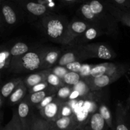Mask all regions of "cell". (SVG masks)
Listing matches in <instances>:
<instances>
[{"instance_id":"obj_1","label":"cell","mask_w":130,"mask_h":130,"mask_svg":"<svg viewBox=\"0 0 130 130\" xmlns=\"http://www.w3.org/2000/svg\"><path fill=\"white\" fill-rule=\"evenodd\" d=\"M77 17L102 30L105 34H116L118 22L107 9L104 0H83L76 11Z\"/></svg>"},{"instance_id":"obj_2","label":"cell","mask_w":130,"mask_h":130,"mask_svg":"<svg viewBox=\"0 0 130 130\" xmlns=\"http://www.w3.org/2000/svg\"><path fill=\"white\" fill-rule=\"evenodd\" d=\"M41 22L48 39L63 45L69 22L66 17L52 13L42 17Z\"/></svg>"},{"instance_id":"obj_3","label":"cell","mask_w":130,"mask_h":130,"mask_svg":"<svg viewBox=\"0 0 130 130\" xmlns=\"http://www.w3.org/2000/svg\"><path fill=\"white\" fill-rule=\"evenodd\" d=\"M45 49L30 50L25 54L11 59L9 71L16 74L40 71Z\"/></svg>"},{"instance_id":"obj_4","label":"cell","mask_w":130,"mask_h":130,"mask_svg":"<svg viewBox=\"0 0 130 130\" xmlns=\"http://www.w3.org/2000/svg\"><path fill=\"white\" fill-rule=\"evenodd\" d=\"M21 9L24 15L30 19H41L53 13L46 5L34 0H11Z\"/></svg>"},{"instance_id":"obj_5","label":"cell","mask_w":130,"mask_h":130,"mask_svg":"<svg viewBox=\"0 0 130 130\" xmlns=\"http://www.w3.org/2000/svg\"><path fill=\"white\" fill-rule=\"evenodd\" d=\"M0 13L3 19L4 24L8 27L18 25L25 16L21 9L11 0H2Z\"/></svg>"},{"instance_id":"obj_6","label":"cell","mask_w":130,"mask_h":130,"mask_svg":"<svg viewBox=\"0 0 130 130\" xmlns=\"http://www.w3.org/2000/svg\"><path fill=\"white\" fill-rule=\"evenodd\" d=\"M79 46L86 52L90 58L112 60L116 57L115 52L107 44L104 43H88Z\"/></svg>"},{"instance_id":"obj_7","label":"cell","mask_w":130,"mask_h":130,"mask_svg":"<svg viewBox=\"0 0 130 130\" xmlns=\"http://www.w3.org/2000/svg\"><path fill=\"white\" fill-rule=\"evenodd\" d=\"M90 25V24L79 18H74L69 22L63 45H71L72 42L82 35Z\"/></svg>"},{"instance_id":"obj_8","label":"cell","mask_w":130,"mask_h":130,"mask_svg":"<svg viewBox=\"0 0 130 130\" xmlns=\"http://www.w3.org/2000/svg\"><path fill=\"white\" fill-rule=\"evenodd\" d=\"M71 48L62 53L57 65L66 67L67 65L74 62H82L90 59L87 53L79 46H70Z\"/></svg>"},{"instance_id":"obj_9","label":"cell","mask_w":130,"mask_h":130,"mask_svg":"<svg viewBox=\"0 0 130 130\" xmlns=\"http://www.w3.org/2000/svg\"><path fill=\"white\" fill-rule=\"evenodd\" d=\"M32 107L25 99L18 104L17 111L24 130H31L36 115L32 111Z\"/></svg>"},{"instance_id":"obj_10","label":"cell","mask_w":130,"mask_h":130,"mask_svg":"<svg viewBox=\"0 0 130 130\" xmlns=\"http://www.w3.org/2000/svg\"><path fill=\"white\" fill-rule=\"evenodd\" d=\"M64 102L56 98L47 106L39 110V115L48 121L53 123L60 118L61 109Z\"/></svg>"},{"instance_id":"obj_11","label":"cell","mask_w":130,"mask_h":130,"mask_svg":"<svg viewBox=\"0 0 130 130\" xmlns=\"http://www.w3.org/2000/svg\"><path fill=\"white\" fill-rule=\"evenodd\" d=\"M129 111L121 102H118L116 109L114 130H130Z\"/></svg>"},{"instance_id":"obj_12","label":"cell","mask_w":130,"mask_h":130,"mask_svg":"<svg viewBox=\"0 0 130 130\" xmlns=\"http://www.w3.org/2000/svg\"><path fill=\"white\" fill-rule=\"evenodd\" d=\"M82 79H83L87 83L91 91L94 92L100 91L102 88L109 86L110 84L116 82L119 79L118 77L108 76V75H103L96 77H88Z\"/></svg>"},{"instance_id":"obj_13","label":"cell","mask_w":130,"mask_h":130,"mask_svg":"<svg viewBox=\"0 0 130 130\" xmlns=\"http://www.w3.org/2000/svg\"><path fill=\"white\" fill-rule=\"evenodd\" d=\"M105 34L102 30L99 28L93 25H90L81 36L79 38H76L72 43L69 46H74L83 45L87 44V43L94 40L99 38V36Z\"/></svg>"},{"instance_id":"obj_14","label":"cell","mask_w":130,"mask_h":130,"mask_svg":"<svg viewBox=\"0 0 130 130\" xmlns=\"http://www.w3.org/2000/svg\"><path fill=\"white\" fill-rule=\"evenodd\" d=\"M108 11L116 19L118 22L130 27V10H124L113 5L109 0H104Z\"/></svg>"},{"instance_id":"obj_15","label":"cell","mask_w":130,"mask_h":130,"mask_svg":"<svg viewBox=\"0 0 130 130\" xmlns=\"http://www.w3.org/2000/svg\"><path fill=\"white\" fill-rule=\"evenodd\" d=\"M61 55L62 51L58 48H45L40 71L50 69L55 66L58 62Z\"/></svg>"},{"instance_id":"obj_16","label":"cell","mask_w":130,"mask_h":130,"mask_svg":"<svg viewBox=\"0 0 130 130\" xmlns=\"http://www.w3.org/2000/svg\"><path fill=\"white\" fill-rule=\"evenodd\" d=\"M52 123L59 130H77L79 128L75 114L71 116L60 118Z\"/></svg>"},{"instance_id":"obj_17","label":"cell","mask_w":130,"mask_h":130,"mask_svg":"<svg viewBox=\"0 0 130 130\" xmlns=\"http://www.w3.org/2000/svg\"><path fill=\"white\" fill-rule=\"evenodd\" d=\"M57 91V89L50 86L48 88L45 90H43V91H38V92L33 93H28L25 99L32 106L36 107L37 105L40 104L41 102L44 98L50 95L56 93Z\"/></svg>"},{"instance_id":"obj_18","label":"cell","mask_w":130,"mask_h":130,"mask_svg":"<svg viewBox=\"0 0 130 130\" xmlns=\"http://www.w3.org/2000/svg\"><path fill=\"white\" fill-rule=\"evenodd\" d=\"M48 72H49L48 69L41 70L35 73L29 74L23 78V82L27 89H29L40 83L46 81Z\"/></svg>"},{"instance_id":"obj_19","label":"cell","mask_w":130,"mask_h":130,"mask_svg":"<svg viewBox=\"0 0 130 130\" xmlns=\"http://www.w3.org/2000/svg\"><path fill=\"white\" fill-rule=\"evenodd\" d=\"M28 91L27 88L23 82V80L20 85L16 88L13 92L8 97V104L10 105H15L19 104L25 99Z\"/></svg>"},{"instance_id":"obj_20","label":"cell","mask_w":130,"mask_h":130,"mask_svg":"<svg viewBox=\"0 0 130 130\" xmlns=\"http://www.w3.org/2000/svg\"><path fill=\"white\" fill-rule=\"evenodd\" d=\"M23 78L22 77H17V78L12 79L9 81L4 84L0 88V93L2 95L4 99H8L11 93L13 92L16 88L20 84L22 81Z\"/></svg>"},{"instance_id":"obj_21","label":"cell","mask_w":130,"mask_h":130,"mask_svg":"<svg viewBox=\"0 0 130 130\" xmlns=\"http://www.w3.org/2000/svg\"><path fill=\"white\" fill-rule=\"evenodd\" d=\"M73 89L78 91L82 100H94L95 99L93 96V93L95 92L91 91L89 85L83 79L73 86Z\"/></svg>"},{"instance_id":"obj_22","label":"cell","mask_w":130,"mask_h":130,"mask_svg":"<svg viewBox=\"0 0 130 130\" xmlns=\"http://www.w3.org/2000/svg\"><path fill=\"white\" fill-rule=\"evenodd\" d=\"M12 57L10 53V48L6 46H0V73L10 67Z\"/></svg>"},{"instance_id":"obj_23","label":"cell","mask_w":130,"mask_h":130,"mask_svg":"<svg viewBox=\"0 0 130 130\" xmlns=\"http://www.w3.org/2000/svg\"><path fill=\"white\" fill-rule=\"evenodd\" d=\"M88 124L91 130H106L109 128L104 118L98 111L91 114Z\"/></svg>"},{"instance_id":"obj_24","label":"cell","mask_w":130,"mask_h":130,"mask_svg":"<svg viewBox=\"0 0 130 130\" xmlns=\"http://www.w3.org/2000/svg\"><path fill=\"white\" fill-rule=\"evenodd\" d=\"M98 112L100 114L104 119L105 120L107 125L111 130L114 129V123H113L112 116L111 112L110 109L107 107V105L105 104H100L99 105V109Z\"/></svg>"},{"instance_id":"obj_25","label":"cell","mask_w":130,"mask_h":130,"mask_svg":"<svg viewBox=\"0 0 130 130\" xmlns=\"http://www.w3.org/2000/svg\"><path fill=\"white\" fill-rule=\"evenodd\" d=\"M30 50L29 46L23 42H18L10 47V53L12 58L20 57Z\"/></svg>"},{"instance_id":"obj_26","label":"cell","mask_w":130,"mask_h":130,"mask_svg":"<svg viewBox=\"0 0 130 130\" xmlns=\"http://www.w3.org/2000/svg\"><path fill=\"white\" fill-rule=\"evenodd\" d=\"M81 79L82 77L79 74L69 71L62 79V81L66 85L73 87L77 85Z\"/></svg>"},{"instance_id":"obj_27","label":"cell","mask_w":130,"mask_h":130,"mask_svg":"<svg viewBox=\"0 0 130 130\" xmlns=\"http://www.w3.org/2000/svg\"><path fill=\"white\" fill-rule=\"evenodd\" d=\"M50 125V122L44 119L40 115L36 114L31 130H48Z\"/></svg>"},{"instance_id":"obj_28","label":"cell","mask_w":130,"mask_h":130,"mask_svg":"<svg viewBox=\"0 0 130 130\" xmlns=\"http://www.w3.org/2000/svg\"><path fill=\"white\" fill-rule=\"evenodd\" d=\"M72 91H73V87L65 85L57 90L56 93V98L62 101L67 102Z\"/></svg>"},{"instance_id":"obj_29","label":"cell","mask_w":130,"mask_h":130,"mask_svg":"<svg viewBox=\"0 0 130 130\" xmlns=\"http://www.w3.org/2000/svg\"><path fill=\"white\" fill-rule=\"evenodd\" d=\"M46 81L48 83V85H49L50 86H52V87L53 88H55L57 89V90H58L59 88L66 85L63 83L62 79H60L59 77H58L57 76L55 75L54 74H53L52 72H51L50 71V70L49 72H48V75H47Z\"/></svg>"},{"instance_id":"obj_30","label":"cell","mask_w":130,"mask_h":130,"mask_svg":"<svg viewBox=\"0 0 130 130\" xmlns=\"http://www.w3.org/2000/svg\"><path fill=\"white\" fill-rule=\"evenodd\" d=\"M49 70L51 72L54 74L55 75L57 76L58 77H59L62 79L69 72L66 67L58 66V65H56V66H53V67L50 69Z\"/></svg>"},{"instance_id":"obj_31","label":"cell","mask_w":130,"mask_h":130,"mask_svg":"<svg viewBox=\"0 0 130 130\" xmlns=\"http://www.w3.org/2000/svg\"><path fill=\"white\" fill-rule=\"evenodd\" d=\"M76 114L74 111V109L71 107V104L69 103V102H65L61 109L60 118L62 117H69L73 114Z\"/></svg>"},{"instance_id":"obj_32","label":"cell","mask_w":130,"mask_h":130,"mask_svg":"<svg viewBox=\"0 0 130 130\" xmlns=\"http://www.w3.org/2000/svg\"><path fill=\"white\" fill-rule=\"evenodd\" d=\"M113 5L119 8L124 10H130L129 0H109Z\"/></svg>"},{"instance_id":"obj_33","label":"cell","mask_w":130,"mask_h":130,"mask_svg":"<svg viewBox=\"0 0 130 130\" xmlns=\"http://www.w3.org/2000/svg\"><path fill=\"white\" fill-rule=\"evenodd\" d=\"M56 99V93L52 94V95H50L48 96H47L46 97L44 98L43 100L40 102V104H38L36 106V109L38 110H40L41 109H43V108L45 107L46 106L48 105V104H50L51 102L53 101L55 99Z\"/></svg>"},{"instance_id":"obj_34","label":"cell","mask_w":130,"mask_h":130,"mask_svg":"<svg viewBox=\"0 0 130 130\" xmlns=\"http://www.w3.org/2000/svg\"><path fill=\"white\" fill-rule=\"evenodd\" d=\"M49 87L50 85H48V83H47L46 81H44V82L40 83L32 86V87L28 89V93H33L43 91V90H46V89L48 88Z\"/></svg>"},{"instance_id":"obj_35","label":"cell","mask_w":130,"mask_h":130,"mask_svg":"<svg viewBox=\"0 0 130 130\" xmlns=\"http://www.w3.org/2000/svg\"><path fill=\"white\" fill-rule=\"evenodd\" d=\"M83 63L81 62H72V63H69V64L67 65L66 66V68L68 69L69 71H71V72H77V73L79 74L80 71H81V68H82V66Z\"/></svg>"},{"instance_id":"obj_36","label":"cell","mask_w":130,"mask_h":130,"mask_svg":"<svg viewBox=\"0 0 130 130\" xmlns=\"http://www.w3.org/2000/svg\"><path fill=\"white\" fill-rule=\"evenodd\" d=\"M12 118L14 121V130H24L21 122L18 116L17 109H13V110Z\"/></svg>"},{"instance_id":"obj_37","label":"cell","mask_w":130,"mask_h":130,"mask_svg":"<svg viewBox=\"0 0 130 130\" xmlns=\"http://www.w3.org/2000/svg\"><path fill=\"white\" fill-rule=\"evenodd\" d=\"M93 65H88V64H83L82 68L79 72V74L81 75L82 78H86V77H90V72H91V68H92Z\"/></svg>"},{"instance_id":"obj_38","label":"cell","mask_w":130,"mask_h":130,"mask_svg":"<svg viewBox=\"0 0 130 130\" xmlns=\"http://www.w3.org/2000/svg\"><path fill=\"white\" fill-rule=\"evenodd\" d=\"M62 3L67 5H72L77 3H82V0H60Z\"/></svg>"},{"instance_id":"obj_39","label":"cell","mask_w":130,"mask_h":130,"mask_svg":"<svg viewBox=\"0 0 130 130\" xmlns=\"http://www.w3.org/2000/svg\"><path fill=\"white\" fill-rule=\"evenodd\" d=\"M3 130H14V121L12 118L8 124L4 127Z\"/></svg>"},{"instance_id":"obj_40","label":"cell","mask_w":130,"mask_h":130,"mask_svg":"<svg viewBox=\"0 0 130 130\" xmlns=\"http://www.w3.org/2000/svg\"><path fill=\"white\" fill-rule=\"evenodd\" d=\"M126 77L127 80H128V83H129V85H130V79L128 77V76H126ZM125 106H126V109H128V110H130V93H129V97L128 98V99H127V100H126V105Z\"/></svg>"},{"instance_id":"obj_41","label":"cell","mask_w":130,"mask_h":130,"mask_svg":"<svg viewBox=\"0 0 130 130\" xmlns=\"http://www.w3.org/2000/svg\"><path fill=\"white\" fill-rule=\"evenodd\" d=\"M48 130H59L58 129V128H57V127L55 126L54 125H53V123H52V122H50V125L49 128H48Z\"/></svg>"},{"instance_id":"obj_42","label":"cell","mask_w":130,"mask_h":130,"mask_svg":"<svg viewBox=\"0 0 130 130\" xmlns=\"http://www.w3.org/2000/svg\"><path fill=\"white\" fill-rule=\"evenodd\" d=\"M77 130H91V129H90V125H89V124H87V125L85 126L78 128Z\"/></svg>"},{"instance_id":"obj_43","label":"cell","mask_w":130,"mask_h":130,"mask_svg":"<svg viewBox=\"0 0 130 130\" xmlns=\"http://www.w3.org/2000/svg\"><path fill=\"white\" fill-rule=\"evenodd\" d=\"M4 101H5V99L3 98L2 95H1V93H0V110H1V108H2L3 105Z\"/></svg>"},{"instance_id":"obj_44","label":"cell","mask_w":130,"mask_h":130,"mask_svg":"<svg viewBox=\"0 0 130 130\" xmlns=\"http://www.w3.org/2000/svg\"><path fill=\"white\" fill-rule=\"evenodd\" d=\"M4 24V22H3V19L2 15H1V13H0V31H1V29H2L3 25Z\"/></svg>"},{"instance_id":"obj_45","label":"cell","mask_w":130,"mask_h":130,"mask_svg":"<svg viewBox=\"0 0 130 130\" xmlns=\"http://www.w3.org/2000/svg\"><path fill=\"white\" fill-rule=\"evenodd\" d=\"M3 119V112L0 110V128L1 127V123H2Z\"/></svg>"},{"instance_id":"obj_46","label":"cell","mask_w":130,"mask_h":130,"mask_svg":"<svg viewBox=\"0 0 130 130\" xmlns=\"http://www.w3.org/2000/svg\"><path fill=\"white\" fill-rule=\"evenodd\" d=\"M3 128H4V127L1 126V128H0V130H3Z\"/></svg>"},{"instance_id":"obj_47","label":"cell","mask_w":130,"mask_h":130,"mask_svg":"<svg viewBox=\"0 0 130 130\" xmlns=\"http://www.w3.org/2000/svg\"><path fill=\"white\" fill-rule=\"evenodd\" d=\"M1 2H2V0H0V7H1Z\"/></svg>"},{"instance_id":"obj_48","label":"cell","mask_w":130,"mask_h":130,"mask_svg":"<svg viewBox=\"0 0 130 130\" xmlns=\"http://www.w3.org/2000/svg\"><path fill=\"white\" fill-rule=\"evenodd\" d=\"M106 130H111V129H110V128H107V129Z\"/></svg>"},{"instance_id":"obj_49","label":"cell","mask_w":130,"mask_h":130,"mask_svg":"<svg viewBox=\"0 0 130 130\" xmlns=\"http://www.w3.org/2000/svg\"><path fill=\"white\" fill-rule=\"evenodd\" d=\"M1 73H0V80H1Z\"/></svg>"},{"instance_id":"obj_50","label":"cell","mask_w":130,"mask_h":130,"mask_svg":"<svg viewBox=\"0 0 130 130\" xmlns=\"http://www.w3.org/2000/svg\"><path fill=\"white\" fill-rule=\"evenodd\" d=\"M129 2H130V0H129Z\"/></svg>"},{"instance_id":"obj_51","label":"cell","mask_w":130,"mask_h":130,"mask_svg":"<svg viewBox=\"0 0 130 130\" xmlns=\"http://www.w3.org/2000/svg\"><path fill=\"white\" fill-rule=\"evenodd\" d=\"M82 1H83V0H82Z\"/></svg>"},{"instance_id":"obj_52","label":"cell","mask_w":130,"mask_h":130,"mask_svg":"<svg viewBox=\"0 0 130 130\" xmlns=\"http://www.w3.org/2000/svg\"><path fill=\"white\" fill-rule=\"evenodd\" d=\"M113 130H114V129H113Z\"/></svg>"}]
</instances>
